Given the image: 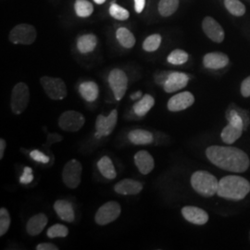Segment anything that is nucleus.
<instances>
[{
  "label": "nucleus",
  "instance_id": "obj_1",
  "mask_svg": "<svg viewBox=\"0 0 250 250\" xmlns=\"http://www.w3.org/2000/svg\"><path fill=\"white\" fill-rule=\"evenodd\" d=\"M206 156L215 166L232 172H244L250 165L248 154L237 147L211 146L206 149Z\"/></svg>",
  "mask_w": 250,
  "mask_h": 250
},
{
  "label": "nucleus",
  "instance_id": "obj_2",
  "mask_svg": "<svg viewBox=\"0 0 250 250\" xmlns=\"http://www.w3.org/2000/svg\"><path fill=\"white\" fill-rule=\"evenodd\" d=\"M250 192V183L237 175H227L219 181L217 195L229 200H242Z\"/></svg>",
  "mask_w": 250,
  "mask_h": 250
},
{
  "label": "nucleus",
  "instance_id": "obj_3",
  "mask_svg": "<svg viewBox=\"0 0 250 250\" xmlns=\"http://www.w3.org/2000/svg\"><path fill=\"white\" fill-rule=\"evenodd\" d=\"M191 186L200 196L211 197L217 195L219 181L208 171L197 170L191 176Z\"/></svg>",
  "mask_w": 250,
  "mask_h": 250
},
{
  "label": "nucleus",
  "instance_id": "obj_4",
  "mask_svg": "<svg viewBox=\"0 0 250 250\" xmlns=\"http://www.w3.org/2000/svg\"><path fill=\"white\" fill-rule=\"evenodd\" d=\"M29 101L30 91L28 85L22 82L16 83L12 89L10 97L11 111L16 115L21 114L28 107Z\"/></svg>",
  "mask_w": 250,
  "mask_h": 250
},
{
  "label": "nucleus",
  "instance_id": "obj_5",
  "mask_svg": "<svg viewBox=\"0 0 250 250\" xmlns=\"http://www.w3.org/2000/svg\"><path fill=\"white\" fill-rule=\"evenodd\" d=\"M37 37L36 27L21 23L14 27L9 32V39L12 44L15 45H30L35 43Z\"/></svg>",
  "mask_w": 250,
  "mask_h": 250
},
{
  "label": "nucleus",
  "instance_id": "obj_6",
  "mask_svg": "<svg viewBox=\"0 0 250 250\" xmlns=\"http://www.w3.org/2000/svg\"><path fill=\"white\" fill-rule=\"evenodd\" d=\"M45 95L52 100H62L67 97L68 90L65 82L57 77L43 76L40 79Z\"/></svg>",
  "mask_w": 250,
  "mask_h": 250
},
{
  "label": "nucleus",
  "instance_id": "obj_7",
  "mask_svg": "<svg viewBox=\"0 0 250 250\" xmlns=\"http://www.w3.org/2000/svg\"><path fill=\"white\" fill-rule=\"evenodd\" d=\"M122 207L118 202L108 201L104 205L101 206L98 209L95 216V222L100 226L111 224L120 217Z\"/></svg>",
  "mask_w": 250,
  "mask_h": 250
},
{
  "label": "nucleus",
  "instance_id": "obj_8",
  "mask_svg": "<svg viewBox=\"0 0 250 250\" xmlns=\"http://www.w3.org/2000/svg\"><path fill=\"white\" fill-rule=\"evenodd\" d=\"M108 83L117 101L125 98L128 88V77L123 70L113 69L108 74Z\"/></svg>",
  "mask_w": 250,
  "mask_h": 250
},
{
  "label": "nucleus",
  "instance_id": "obj_9",
  "mask_svg": "<svg viewBox=\"0 0 250 250\" xmlns=\"http://www.w3.org/2000/svg\"><path fill=\"white\" fill-rule=\"evenodd\" d=\"M85 124V118L75 110L64 111L59 118V126L65 132H78Z\"/></svg>",
  "mask_w": 250,
  "mask_h": 250
},
{
  "label": "nucleus",
  "instance_id": "obj_10",
  "mask_svg": "<svg viewBox=\"0 0 250 250\" xmlns=\"http://www.w3.org/2000/svg\"><path fill=\"white\" fill-rule=\"evenodd\" d=\"M83 166L80 161L71 160L68 161L62 170V181L67 188L75 189L80 186Z\"/></svg>",
  "mask_w": 250,
  "mask_h": 250
},
{
  "label": "nucleus",
  "instance_id": "obj_11",
  "mask_svg": "<svg viewBox=\"0 0 250 250\" xmlns=\"http://www.w3.org/2000/svg\"><path fill=\"white\" fill-rule=\"evenodd\" d=\"M118 121V111L117 109H112L108 116H104L100 114L96 121V137L100 138L102 136H108L111 134L117 125Z\"/></svg>",
  "mask_w": 250,
  "mask_h": 250
},
{
  "label": "nucleus",
  "instance_id": "obj_12",
  "mask_svg": "<svg viewBox=\"0 0 250 250\" xmlns=\"http://www.w3.org/2000/svg\"><path fill=\"white\" fill-rule=\"evenodd\" d=\"M195 102V97L192 93L186 91L174 95L168 101L167 107L171 112H178L191 107Z\"/></svg>",
  "mask_w": 250,
  "mask_h": 250
},
{
  "label": "nucleus",
  "instance_id": "obj_13",
  "mask_svg": "<svg viewBox=\"0 0 250 250\" xmlns=\"http://www.w3.org/2000/svg\"><path fill=\"white\" fill-rule=\"evenodd\" d=\"M202 29H203L206 36L215 43H222L224 41V29L220 25V23L212 17L208 16L203 20Z\"/></svg>",
  "mask_w": 250,
  "mask_h": 250
},
{
  "label": "nucleus",
  "instance_id": "obj_14",
  "mask_svg": "<svg viewBox=\"0 0 250 250\" xmlns=\"http://www.w3.org/2000/svg\"><path fill=\"white\" fill-rule=\"evenodd\" d=\"M182 215L188 222L196 225H204L208 221V214L205 210L194 206L184 207Z\"/></svg>",
  "mask_w": 250,
  "mask_h": 250
},
{
  "label": "nucleus",
  "instance_id": "obj_15",
  "mask_svg": "<svg viewBox=\"0 0 250 250\" xmlns=\"http://www.w3.org/2000/svg\"><path fill=\"white\" fill-rule=\"evenodd\" d=\"M189 76L187 73L179 72H170L169 78L163 85L166 93H173L185 88L189 82Z\"/></svg>",
  "mask_w": 250,
  "mask_h": 250
},
{
  "label": "nucleus",
  "instance_id": "obj_16",
  "mask_svg": "<svg viewBox=\"0 0 250 250\" xmlns=\"http://www.w3.org/2000/svg\"><path fill=\"white\" fill-rule=\"evenodd\" d=\"M142 190V183L134 179H124L118 182L114 187V191L124 196H134L139 194Z\"/></svg>",
  "mask_w": 250,
  "mask_h": 250
},
{
  "label": "nucleus",
  "instance_id": "obj_17",
  "mask_svg": "<svg viewBox=\"0 0 250 250\" xmlns=\"http://www.w3.org/2000/svg\"><path fill=\"white\" fill-rule=\"evenodd\" d=\"M134 163L138 170L146 175L154 170L155 162L151 154L146 150H140L134 155Z\"/></svg>",
  "mask_w": 250,
  "mask_h": 250
},
{
  "label": "nucleus",
  "instance_id": "obj_18",
  "mask_svg": "<svg viewBox=\"0 0 250 250\" xmlns=\"http://www.w3.org/2000/svg\"><path fill=\"white\" fill-rule=\"evenodd\" d=\"M229 63L227 55L222 52H210L206 54L203 58V65L207 69L219 70L226 67Z\"/></svg>",
  "mask_w": 250,
  "mask_h": 250
},
{
  "label": "nucleus",
  "instance_id": "obj_19",
  "mask_svg": "<svg viewBox=\"0 0 250 250\" xmlns=\"http://www.w3.org/2000/svg\"><path fill=\"white\" fill-rule=\"evenodd\" d=\"M54 209L58 216L66 223H72L75 219V213L72 205L67 200H57L54 203Z\"/></svg>",
  "mask_w": 250,
  "mask_h": 250
},
{
  "label": "nucleus",
  "instance_id": "obj_20",
  "mask_svg": "<svg viewBox=\"0 0 250 250\" xmlns=\"http://www.w3.org/2000/svg\"><path fill=\"white\" fill-rule=\"evenodd\" d=\"M48 223V219L44 213H38L30 218L26 224V231L30 235L36 236L43 232L46 224Z\"/></svg>",
  "mask_w": 250,
  "mask_h": 250
},
{
  "label": "nucleus",
  "instance_id": "obj_21",
  "mask_svg": "<svg viewBox=\"0 0 250 250\" xmlns=\"http://www.w3.org/2000/svg\"><path fill=\"white\" fill-rule=\"evenodd\" d=\"M98 45V37L94 34H86L81 36L76 42L78 51L82 54L93 52Z\"/></svg>",
  "mask_w": 250,
  "mask_h": 250
},
{
  "label": "nucleus",
  "instance_id": "obj_22",
  "mask_svg": "<svg viewBox=\"0 0 250 250\" xmlns=\"http://www.w3.org/2000/svg\"><path fill=\"white\" fill-rule=\"evenodd\" d=\"M79 93L85 101L94 102L99 98V85L93 81L83 82L79 86Z\"/></svg>",
  "mask_w": 250,
  "mask_h": 250
},
{
  "label": "nucleus",
  "instance_id": "obj_23",
  "mask_svg": "<svg viewBox=\"0 0 250 250\" xmlns=\"http://www.w3.org/2000/svg\"><path fill=\"white\" fill-rule=\"evenodd\" d=\"M243 130H244V127L234 125L232 123H229L222 131V134H221L222 140L224 143L229 144V145L234 143L237 139L240 138V136L243 134Z\"/></svg>",
  "mask_w": 250,
  "mask_h": 250
},
{
  "label": "nucleus",
  "instance_id": "obj_24",
  "mask_svg": "<svg viewBox=\"0 0 250 250\" xmlns=\"http://www.w3.org/2000/svg\"><path fill=\"white\" fill-rule=\"evenodd\" d=\"M128 139L130 142L137 146H146L153 143V134L144 129H134L128 134Z\"/></svg>",
  "mask_w": 250,
  "mask_h": 250
},
{
  "label": "nucleus",
  "instance_id": "obj_25",
  "mask_svg": "<svg viewBox=\"0 0 250 250\" xmlns=\"http://www.w3.org/2000/svg\"><path fill=\"white\" fill-rule=\"evenodd\" d=\"M155 105V99L151 95L146 94L134 105V113L139 117L146 116Z\"/></svg>",
  "mask_w": 250,
  "mask_h": 250
},
{
  "label": "nucleus",
  "instance_id": "obj_26",
  "mask_svg": "<svg viewBox=\"0 0 250 250\" xmlns=\"http://www.w3.org/2000/svg\"><path fill=\"white\" fill-rule=\"evenodd\" d=\"M98 168L100 173L108 180H114L117 177V171L113 162L107 156L102 157L98 162Z\"/></svg>",
  "mask_w": 250,
  "mask_h": 250
},
{
  "label": "nucleus",
  "instance_id": "obj_27",
  "mask_svg": "<svg viewBox=\"0 0 250 250\" xmlns=\"http://www.w3.org/2000/svg\"><path fill=\"white\" fill-rule=\"evenodd\" d=\"M116 38L120 45L125 48H133L135 45L134 34L126 27H120L116 31Z\"/></svg>",
  "mask_w": 250,
  "mask_h": 250
},
{
  "label": "nucleus",
  "instance_id": "obj_28",
  "mask_svg": "<svg viewBox=\"0 0 250 250\" xmlns=\"http://www.w3.org/2000/svg\"><path fill=\"white\" fill-rule=\"evenodd\" d=\"M74 10L78 17L88 18L94 12V6L88 0H75Z\"/></svg>",
  "mask_w": 250,
  "mask_h": 250
},
{
  "label": "nucleus",
  "instance_id": "obj_29",
  "mask_svg": "<svg viewBox=\"0 0 250 250\" xmlns=\"http://www.w3.org/2000/svg\"><path fill=\"white\" fill-rule=\"evenodd\" d=\"M179 8V0H160L158 5L159 13L162 17H170Z\"/></svg>",
  "mask_w": 250,
  "mask_h": 250
},
{
  "label": "nucleus",
  "instance_id": "obj_30",
  "mask_svg": "<svg viewBox=\"0 0 250 250\" xmlns=\"http://www.w3.org/2000/svg\"><path fill=\"white\" fill-rule=\"evenodd\" d=\"M161 35L159 34H154L151 36H147L143 42V49L146 52H155L156 50H158L160 48L161 45Z\"/></svg>",
  "mask_w": 250,
  "mask_h": 250
},
{
  "label": "nucleus",
  "instance_id": "obj_31",
  "mask_svg": "<svg viewBox=\"0 0 250 250\" xmlns=\"http://www.w3.org/2000/svg\"><path fill=\"white\" fill-rule=\"evenodd\" d=\"M224 5L227 10L234 16H242L246 12L245 5L239 0H224Z\"/></svg>",
  "mask_w": 250,
  "mask_h": 250
},
{
  "label": "nucleus",
  "instance_id": "obj_32",
  "mask_svg": "<svg viewBox=\"0 0 250 250\" xmlns=\"http://www.w3.org/2000/svg\"><path fill=\"white\" fill-rule=\"evenodd\" d=\"M69 234V229L67 226L63 224H54L51 227L48 228L46 235L48 238L53 239V238H58V237H67Z\"/></svg>",
  "mask_w": 250,
  "mask_h": 250
},
{
  "label": "nucleus",
  "instance_id": "obj_33",
  "mask_svg": "<svg viewBox=\"0 0 250 250\" xmlns=\"http://www.w3.org/2000/svg\"><path fill=\"white\" fill-rule=\"evenodd\" d=\"M109 15L118 21H126L130 17V12L127 9L118 5L117 3H112L108 9Z\"/></svg>",
  "mask_w": 250,
  "mask_h": 250
},
{
  "label": "nucleus",
  "instance_id": "obj_34",
  "mask_svg": "<svg viewBox=\"0 0 250 250\" xmlns=\"http://www.w3.org/2000/svg\"><path fill=\"white\" fill-rule=\"evenodd\" d=\"M188 59L189 55L185 50L175 49L167 57V62L172 65H182L187 62Z\"/></svg>",
  "mask_w": 250,
  "mask_h": 250
},
{
  "label": "nucleus",
  "instance_id": "obj_35",
  "mask_svg": "<svg viewBox=\"0 0 250 250\" xmlns=\"http://www.w3.org/2000/svg\"><path fill=\"white\" fill-rule=\"evenodd\" d=\"M10 226V215L7 208H0V236H4Z\"/></svg>",
  "mask_w": 250,
  "mask_h": 250
},
{
  "label": "nucleus",
  "instance_id": "obj_36",
  "mask_svg": "<svg viewBox=\"0 0 250 250\" xmlns=\"http://www.w3.org/2000/svg\"><path fill=\"white\" fill-rule=\"evenodd\" d=\"M33 169L30 167H25L23 170L22 175L20 177V183L21 185H29L34 181V173H33Z\"/></svg>",
  "mask_w": 250,
  "mask_h": 250
},
{
  "label": "nucleus",
  "instance_id": "obj_37",
  "mask_svg": "<svg viewBox=\"0 0 250 250\" xmlns=\"http://www.w3.org/2000/svg\"><path fill=\"white\" fill-rule=\"evenodd\" d=\"M30 157L32 160L38 162V163H42V164H47L49 162V158L45 155L43 152L39 151L37 149H35L30 153Z\"/></svg>",
  "mask_w": 250,
  "mask_h": 250
},
{
  "label": "nucleus",
  "instance_id": "obj_38",
  "mask_svg": "<svg viewBox=\"0 0 250 250\" xmlns=\"http://www.w3.org/2000/svg\"><path fill=\"white\" fill-rule=\"evenodd\" d=\"M170 72H166V71H164V72H158V73H156L155 76H154V80L156 82V83H157L158 85H162V86H163L164 83H166L167 79L169 78Z\"/></svg>",
  "mask_w": 250,
  "mask_h": 250
},
{
  "label": "nucleus",
  "instance_id": "obj_39",
  "mask_svg": "<svg viewBox=\"0 0 250 250\" xmlns=\"http://www.w3.org/2000/svg\"><path fill=\"white\" fill-rule=\"evenodd\" d=\"M241 94L244 98L250 97V76L242 82Z\"/></svg>",
  "mask_w": 250,
  "mask_h": 250
},
{
  "label": "nucleus",
  "instance_id": "obj_40",
  "mask_svg": "<svg viewBox=\"0 0 250 250\" xmlns=\"http://www.w3.org/2000/svg\"><path fill=\"white\" fill-rule=\"evenodd\" d=\"M134 10L136 13L140 14L144 11V9L146 8V0H134Z\"/></svg>",
  "mask_w": 250,
  "mask_h": 250
},
{
  "label": "nucleus",
  "instance_id": "obj_41",
  "mask_svg": "<svg viewBox=\"0 0 250 250\" xmlns=\"http://www.w3.org/2000/svg\"><path fill=\"white\" fill-rule=\"evenodd\" d=\"M36 250H59V248H58V247H57L56 245H54V244H51V243H41V244L37 245V247H36Z\"/></svg>",
  "mask_w": 250,
  "mask_h": 250
},
{
  "label": "nucleus",
  "instance_id": "obj_42",
  "mask_svg": "<svg viewBox=\"0 0 250 250\" xmlns=\"http://www.w3.org/2000/svg\"><path fill=\"white\" fill-rule=\"evenodd\" d=\"M5 149H6V141L3 138H1L0 139V160L4 158Z\"/></svg>",
  "mask_w": 250,
  "mask_h": 250
},
{
  "label": "nucleus",
  "instance_id": "obj_43",
  "mask_svg": "<svg viewBox=\"0 0 250 250\" xmlns=\"http://www.w3.org/2000/svg\"><path fill=\"white\" fill-rule=\"evenodd\" d=\"M141 97H142V92L141 91H137V92H135L131 96V99L137 100L138 99H141Z\"/></svg>",
  "mask_w": 250,
  "mask_h": 250
},
{
  "label": "nucleus",
  "instance_id": "obj_44",
  "mask_svg": "<svg viewBox=\"0 0 250 250\" xmlns=\"http://www.w3.org/2000/svg\"><path fill=\"white\" fill-rule=\"evenodd\" d=\"M96 4H98V5H102V4H104L107 0H93Z\"/></svg>",
  "mask_w": 250,
  "mask_h": 250
},
{
  "label": "nucleus",
  "instance_id": "obj_45",
  "mask_svg": "<svg viewBox=\"0 0 250 250\" xmlns=\"http://www.w3.org/2000/svg\"></svg>",
  "mask_w": 250,
  "mask_h": 250
}]
</instances>
